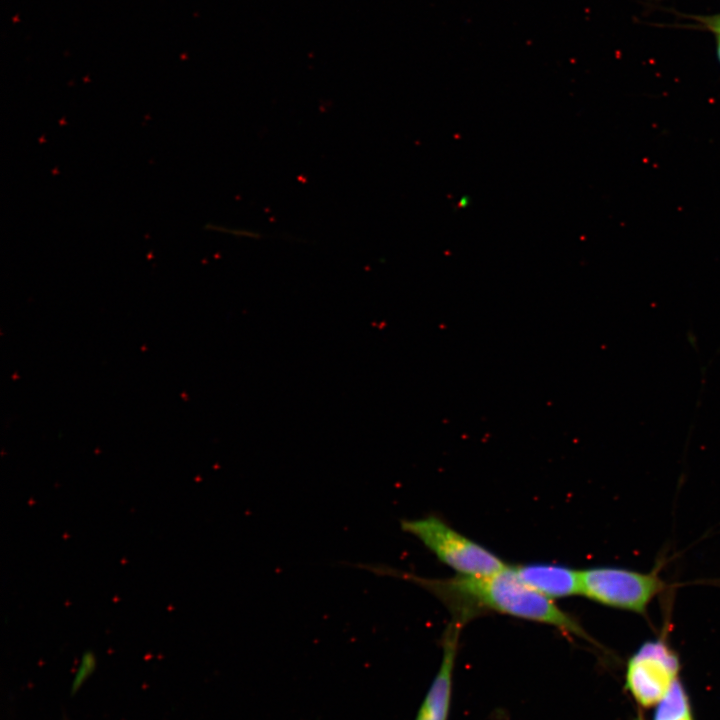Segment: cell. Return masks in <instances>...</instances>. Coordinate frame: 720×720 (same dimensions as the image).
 <instances>
[{
	"label": "cell",
	"instance_id": "1",
	"mask_svg": "<svg viewBox=\"0 0 720 720\" xmlns=\"http://www.w3.org/2000/svg\"><path fill=\"white\" fill-rule=\"evenodd\" d=\"M380 576H393L416 583L436 595L464 623L483 610L551 625L566 635L591 641L580 624L550 598L525 584L515 567L506 566L490 576L457 575L428 579L380 565Z\"/></svg>",
	"mask_w": 720,
	"mask_h": 720
},
{
	"label": "cell",
	"instance_id": "2",
	"mask_svg": "<svg viewBox=\"0 0 720 720\" xmlns=\"http://www.w3.org/2000/svg\"><path fill=\"white\" fill-rule=\"evenodd\" d=\"M401 529L417 537L440 561L459 575L490 576L507 566L491 551L436 516L402 520Z\"/></svg>",
	"mask_w": 720,
	"mask_h": 720
},
{
	"label": "cell",
	"instance_id": "3",
	"mask_svg": "<svg viewBox=\"0 0 720 720\" xmlns=\"http://www.w3.org/2000/svg\"><path fill=\"white\" fill-rule=\"evenodd\" d=\"M665 583L656 571L600 566L580 571V594L599 604L644 614Z\"/></svg>",
	"mask_w": 720,
	"mask_h": 720
},
{
	"label": "cell",
	"instance_id": "4",
	"mask_svg": "<svg viewBox=\"0 0 720 720\" xmlns=\"http://www.w3.org/2000/svg\"><path fill=\"white\" fill-rule=\"evenodd\" d=\"M679 673V657L667 641L648 640L629 657L624 687L640 707H656L679 681Z\"/></svg>",
	"mask_w": 720,
	"mask_h": 720
},
{
	"label": "cell",
	"instance_id": "5",
	"mask_svg": "<svg viewBox=\"0 0 720 720\" xmlns=\"http://www.w3.org/2000/svg\"><path fill=\"white\" fill-rule=\"evenodd\" d=\"M464 622L452 618L442 638L439 670L418 710L415 720H447L452 697V682L458 642Z\"/></svg>",
	"mask_w": 720,
	"mask_h": 720
},
{
	"label": "cell",
	"instance_id": "6",
	"mask_svg": "<svg viewBox=\"0 0 720 720\" xmlns=\"http://www.w3.org/2000/svg\"><path fill=\"white\" fill-rule=\"evenodd\" d=\"M515 570L525 584L550 599L580 594V571L554 564H527Z\"/></svg>",
	"mask_w": 720,
	"mask_h": 720
},
{
	"label": "cell",
	"instance_id": "7",
	"mask_svg": "<svg viewBox=\"0 0 720 720\" xmlns=\"http://www.w3.org/2000/svg\"><path fill=\"white\" fill-rule=\"evenodd\" d=\"M705 25L717 34V38L720 39V15L703 18Z\"/></svg>",
	"mask_w": 720,
	"mask_h": 720
},
{
	"label": "cell",
	"instance_id": "8",
	"mask_svg": "<svg viewBox=\"0 0 720 720\" xmlns=\"http://www.w3.org/2000/svg\"><path fill=\"white\" fill-rule=\"evenodd\" d=\"M717 55L720 62V39L717 40Z\"/></svg>",
	"mask_w": 720,
	"mask_h": 720
}]
</instances>
